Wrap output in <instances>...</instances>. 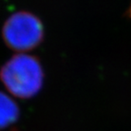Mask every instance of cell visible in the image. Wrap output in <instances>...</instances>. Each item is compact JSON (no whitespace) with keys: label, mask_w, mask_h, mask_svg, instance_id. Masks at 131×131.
Instances as JSON below:
<instances>
[{"label":"cell","mask_w":131,"mask_h":131,"mask_svg":"<svg viewBox=\"0 0 131 131\" xmlns=\"http://www.w3.org/2000/svg\"><path fill=\"white\" fill-rule=\"evenodd\" d=\"M19 114L17 104L9 96L0 91V129L16 122Z\"/></svg>","instance_id":"obj_3"},{"label":"cell","mask_w":131,"mask_h":131,"mask_svg":"<svg viewBox=\"0 0 131 131\" xmlns=\"http://www.w3.org/2000/svg\"><path fill=\"white\" fill-rule=\"evenodd\" d=\"M0 79L13 96L27 99L36 96L41 89L44 71L37 57L18 53L3 65Z\"/></svg>","instance_id":"obj_1"},{"label":"cell","mask_w":131,"mask_h":131,"mask_svg":"<svg viewBox=\"0 0 131 131\" xmlns=\"http://www.w3.org/2000/svg\"><path fill=\"white\" fill-rule=\"evenodd\" d=\"M2 36L10 49L21 53L29 51L36 48L43 40V24L33 13L18 11L6 20Z\"/></svg>","instance_id":"obj_2"}]
</instances>
